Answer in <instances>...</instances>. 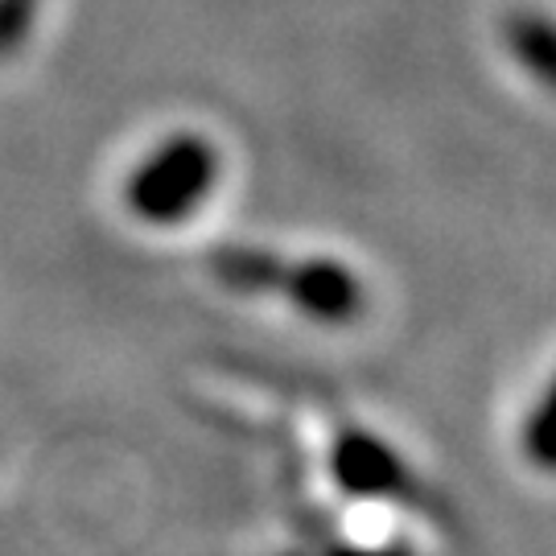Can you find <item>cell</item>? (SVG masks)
I'll use <instances>...</instances> for the list:
<instances>
[{"instance_id":"3","label":"cell","mask_w":556,"mask_h":556,"mask_svg":"<svg viewBox=\"0 0 556 556\" xmlns=\"http://www.w3.org/2000/svg\"><path fill=\"white\" fill-rule=\"evenodd\" d=\"M280 293L293 301L301 318L318 326H346L363 314V280L351 264L334 256H305L285 264Z\"/></svg>"},{"instance_id":"4","label":"cell","mask_w":556,"mask_h":556,"mask_svg":"<svg viewBox=\"0 0 556 556\" xmlns=\"http://www.w3.org/2000/svg\"><path fill=\"white\" fill-rule=\"evenodd\" d=\"M503 38H507L511 59H516L540 87L556 91V21L540 17V13H519V17L507 21Z\"/></svg>"},{"instance_id":"7","label":"cell","mask_w":556,"mask_h":556,"mask_svg":"<svg viewBox=\"0 0 556 556\" xmlns=\"http://www.w3.org/2000/svg\"><path fill=\"white\" fill-rule=\"evenodd\" d=\"M326 556H417L408 544H334Z\"/></svg>"},{"instance_id":"1","label":"cell","mask_w":556,"mask_h":556,"mask_svg":"<svg viewBox=\"0 0 556 556\" xmlns=\"http://www.w3.org/2000/svg\"><path fill=\"white\" fill-rule=\"evenodd\" d=\"M215 169H219V161L211 153V144H202L199 137L174 140L140 169L137 186H132L137 215H144L149 223L190 219L199 211V202L211 194Z\"/></svg>"},{"instance_id":"5","label":"cell","mask_w":556,"mask_h":556,"mask_svg":"<svg viewBox=\"0 0 556 556\" xmlns=\"http://www.w3.org/2000/svg\"><path fill=\"white\" fill-rule=\"evenodd\" d=\"M215 273L223 285H231L239 293H273L285 277V260L264 248H231L215 256Z\"/></svg>"},{"instance_id":"6","label":"cell","mask_w":556,"mask_h":556,"mask_svg":"<svg viewBox=\"0 0 556 556\" xmlns=\"http://www.w3.org/2000/svg\"><path fill=\"white\" fill-rule=\"evenodd\" d=\"M519 450L528 457V466H536L540 475H556V371L519 429Z\"/></svg>"},{"instance_id":"2","label":"cell","mask_w":556,"mask_h":556,"mask_svg":"<svg viewBox=\"0 0 556 556\" xmlns=\"http://www.w3.org/2000/svg\"><path fill=\"white\" fill-rule=\"evenodd\" d=\"M330 478L346 498L392 503L413 495V470L396 445L371 429H342L330 450Z\"/></svg>"}]
</instances>
